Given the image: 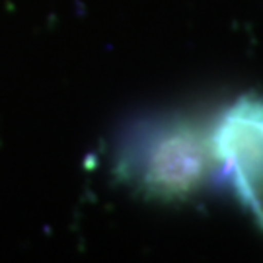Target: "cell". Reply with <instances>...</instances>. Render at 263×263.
<instances>
[{
	"label": "cell",
	"mask_w": 263,
	"mask_h": 263,
	"mask_svg": "<svg viewBox=\"0 0 263 263\" xmlns=\"http://www.w3.org/2000/svg\"><path fill=\"white\" fill-rule=\"evenodd\" d=\"M213 152L263 226V100H240L222 115L213 133Z\"/></svg>",
	"instance_id": "obj_1"
}]
</instances>
